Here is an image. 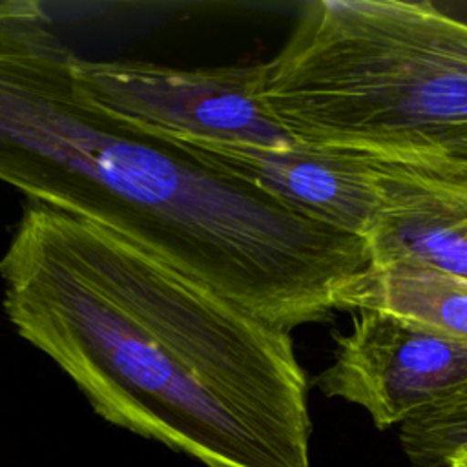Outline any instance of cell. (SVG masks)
I'll return each instance as SVG.
<instances>
[{
	"label": "cell",
	"instance_id": "cell-1",
	"mask_svg": "<svg viewBox=\"0 0 467 467\" xmlns=\"http://www.w3.org/2000/svg\"><path fill=\"white\" fill-rule=\"evenodd\" d=\"M0 279L16 334L106 421L206 467H310L306 376L290 332L33 201Z\"/></svg>",
	"mask_w": 467,
	"mask_h": 467
},
{
	"label": "cell",
	"instance_id": "cell-2",
	"mask_svg": "<svg viewBox=\"0 0 467 467\" xmlns=\"http://www.w3.org/2000/svg\"><path fill=\"white\" fill-rule=\"evenodd\" d=\"M73 55L42 4L0 0V181L274 328L327 321L368 263L363 239L95 104L73 84Z\"/></svg>",
	"mask_w": 467,
	"mask_h": 467
},
{
	"label": "cell",
	"instance_id": "cell-3",
	"mask_svg": "<svg viewBox=\"0 0 467 467\" xmlns=\"http://www.w3.org/2000/svg\"><path fill=\"white\" fill-rule=\"evenodd\" d=\"M261 97L299 142L467 186V24L431 2L306 4Z\"/></svg>",
	"mask_w": 467,
	"mask_h": 467
},
{
	"label": "cell",
	"instance_id": "cell-4",
	"mask_svg": "<svg viewBox=\"0 0 467 467\" xmlns=\"http://www.w3.org/2000/svg\"><path fill=\"white\" fill-rule=\"evenodd\" d=\"M71 77L75 88L95 104L179 140L252 146L296 142L261 97L265 62L184 69L73 55Z\"/></svg>",
	"mask_w": 467,
	"mask_h": 467
},
{
	"label": "cell",
	"instance_id": "cell-5",
	"mask_svg": "<svg viewBox=\"0 0 467 467\" xmlns=\"http://www.w3.org/2000/svg\"><path fill=\"white\" fill-rule=\"evenodd\" d=\"M467 381V348L379 310H358L314 383L359 405L378 429L401 425Z\"/></svg>",
	"mask_w": 467,
	"mask_h": 467
},
{
	"label": "cell",
	"instance_id": "cell-6",
	"mask_svg": "<svg viewBox=\"0 0 467 467\" xmlns=\"http://www.w3.org/2000/svg\"><path fill=\"white\" fill-rule=\"evenodd\" d=\"M188 144L303 215L361 239L368 230L385 162L299 140L286 146Z\"/></svg>",
	"mask_w": 467,
	"mask_h": 467
},
{
	"label": "cell",
	"instance_id": "cell-7",
	"mask_svg": "<svg viewBox=\"0 0 467 467\" xmlns=\"http://www.w3.org/2000/svg\"><path fill=\"white\" fill-rule=\"evenodd\" d=\"M363 235L370 266L412 265L467 279V186L383 164Z\"/></svg>",
	"mask_w": 467,
	"mask_h": 467
},
{
	"label": "cell",
	"instance_id": "cell-8",
	"mask_svg": "<svg viewBox=\"0 0 467 467\" xmlns=\"http://www.w3.org/2000/svg\"><path fill=\"white\" fill-rule=\"evenodd\" d=\"M336 310H379L467 348V279L412 265H367L336 297Z\"/></svg>",
	"mask_w": 467,
	"mask_h": 467
},
{
	"label": "cell",
	"instance_id": "cell-9",
	"mask_svg": "<svg viewBox=\"0 0 467 467\" xmlns=\"http://www.w3.org/2000/svg\"><path fill=\"white\" fill-rule=\"evenodd\" d=\"M400 441L410 467H447L467 452V381L401 423Z\"/></svg>",
	"mask_w": 467,
	"mask_h": 467
},
{
	"label": "cell",
	"instance_id": "cell-10",
	"mask_svg": "<svg viewBox=\"0 0 467 467\" xmlns=\"http://www.w3.org/2000/svg\"><path fill=\"white\" fill-rule=\"evenodd\" d=\"M447 467H467V452H460L452 456L447 463Z\"/></svg>",
	"mask_w": 467,
	"mask_h": 467
}]
</instances>
